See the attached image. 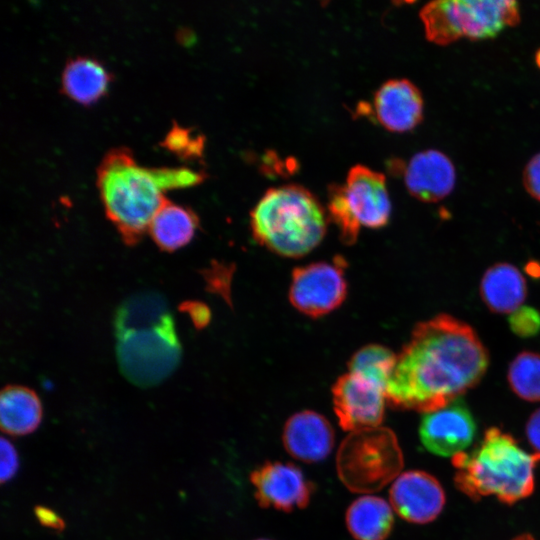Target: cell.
<instances>
[{
    "mask_svg": "<svg viewBox=\"0 0 540 540\" xmlns=\"http://www.w3.org/2000/svg\"><path fill=\"white\" fill-rule=\"evenodd\" d=\"M489 364L475 330L448 314L417 323L386 388L396 408L431 412L476 386Z\"/></svg>",
    "mask_w": 540,
    "mask_h": 540,
    "instance_id": "cell-1",
    "label": "cell"
},
{
    "mask_svg": "<svg viewBox=\"0 0 540 540\" xmlns=\"http://www.w3.org/2000/svg\"><path fill=\"white\" fill-rule=\"evenodd\" d=\"M201 171L188 167L138 165L125 147L107 151L97 167V187L108 218L127 244L136 243L165 200L163 191L200 183Z\"/></svg>",
    "mask_w": 540,
    "mask_h": 540,
    "instance_id": "cell-2",
    "label": "cell"
},
{
    "mask_svg": "<svg viewBox=\"0 0 540 540\" xmlns=\"http://www.w3.org/2000/svg\"><path fill=\"white\" fill-rule=\"evenodd\" d=\"M114 331L119 367L131 383L159 384L178 366L181 345L160 294L141 292L127 298L115 313Z\"/></svg>",
    "mask_w": 540,
    "mask_h": 540,
    "instance_id": "cell-3",
    "label": "cell"
},
{
    "mask_svg": "<svg viewBox=\"0 0 540 540\" xmlns=\"http://www.w3.org/2000/svg\"><path fill=\"white\" fill-rule=\"evenodd\" d=\"M539 461V453L525 451L511 435L492 427L472 451L452 458L454 481L473 500L495 496L513 504L533 492L534 469Z\"/></svg>",
    "mask_w": 540,
    "mask_h": 540,
    "instance_id": "cell-4",
    "label": "cell"
},
{
    "mask_svg": "<svg viewBox=\"0 0 540 540\" xmlns=\"http://www.w3.org/2000/svg\"><path fill=\"white\" fill-rule=\"evenodd\" d=\"M256 241L277 255L298 258L317 247L327 219L318 199L296 184L268 189L251 212Z\"/></svg>",
    "mask_w": 540,
    "mask_h": 540,
    "instance_id": "cell-5",
    "label": "cell"
},
{
    "mask_svg": "<svg viewBox=\"0 0 540 540\" xmlns=\"http://www.w3.org/2000/svg\"><path fill=\"white\" fill-rule=\"evenodd\" d=\"M426 38L448 45L462 37L484 40L520 22L519 5L508 0H438L419 13Z\"/></svg>",
    "mask_w": 540,
    "mask_h": 540,
    "instance_id": "cell-6",
    "label": "cell"
},
{
    "mask_svg": "<svg viewBox=\"0 0 540 540\" xmlns=\"http://www.w3.org/2000/svg\"><path fill=\"white\" fill-rule=\"evenodd\" d=\"M328 213L347 245L355 243L361 227L385 226L391 214L385 176L361 164L351 167L344 185H329Z\"/></svg>",
    "mask_w": 540,
    "mask_h": 540,
    "instance_id": "cell-7",
    "label": "cell"
},
{
    "mask_svg": "<svg viewBox=\"0 0 540 540\" xmlns=\"http://www.w3.org/2000/svg\"><path fill=\"white\" fill-rule=\"evenodd\" d=\"M403 457L394 433L385 427L351 432L342 442L337 470L354 492H374L396 479Z\"/></svg>",
    "mask_w": 540,
    "mask_h": 540,
    "instance_id": "cell-8",
    "label": "cell"
},
{
    "mask_svg": "<svg viewBox=\"0 0 540 540\" xmlns=\"http://www.w3.org/2000/svg\"><path fill=\"white\" fill-rule=\"evenodd\" d=\"M345 259L311 263L292 272L289 288L290 303L309 317L324 316L338 308L347 295Z\"/></svg>",
    "mask_w": 540,
    "mask_h": 540,
    "instance_id": "cell-9",
    "label": "cell"
},
{
    "mask_svg": "<svg viewBox=\"0 0 540 540\" xmlns=\"http://www.w3.org/2000/svg\"><path fill=\"white\" fill-rule=\"evenodd\" d=\"M334 411L342 429L351 432L379 427L383 421L386 389L348 372L332 388Z\"/></svg>",
    "mask_w": 540,
    "mask_h": 540,
    "instance_id": "cell-10",
    "label": "cell"
},
{
    "mask_svg": "<svg viewBox=\"0 0 540 540\" xmlns=\"http://www.w3.org/2000/svg\"><path fill=\"white\" fill-rule=\"evenodd\" d=\"M476 422L465 402L459 398L440 409L424 413L419 437L423 446L438 456L464 452L472 443Z\"/></svg>",
    "mask_w": 540,
    "mask_h": 540,
    "instance_id": "cell-11",
    "label": "cell"
},
{
    "mask_svg": "<svg viewBox=\"0 0 540 540\" xmlns=\"http://www.w3.org/2000/svg\"><path fill=\"white\" fill-rule=\"evenodd\" d=\"M250 481L257 502L265 508L290 512L304 508L311 497V484L292 463H265L251 473Z\"/></svg>",
    "mask_w": 540,
    "mask_h": 540,
    "instance_id": "cell-12",
    "label": "cell"
},
{
    "mask_svg": "<svg viewBox=\"0 0 540 540\" xmlns=\"http://www.w3.org/2000/svg\"><path fill=\"white\" fill-rule=\"evenodd\" d=\"M393 510L404 520L424 524L433 521L445 504V493L439 481L425 471L401 473L389 490Z\"/></svg>",
    "mask_w": 540,
    "mask_h": 540,
    "instance_id": "cell-13",
    "label": "cell"
},
{
    "mask_svg": "<svg viewBox=\"0 0 540 540\" xmlns=\"http://www.w3.org/2000/svg\"><path fill=\"white\" fill-rule=\"evenodd\" d=\"M377 121L392 132L414 129L423 119V98L420 90L408 79H390L374 96Z\"/></svg>",
    "mask_w": 540,
    "mask_h": 540,
    "instance_id": "cell-14",
    "label": "cell"
},
{
    "mask_svg": "<svg viewBox=\"0 0 540 540\" xmlns=\"http://www.w3.org/2000/svg\"><path fill=\"white\" fill-rule=\"evenodd\" d=\"M408 192L423 202H437L448 196L455 186L456 172L452 161L438 150L415 154L404 172Z\"/></svg>",
    "mask_w": 540,
    "mask_h": 540,
    "instance_id": "cell-15",
    "label": "cell"
},
{
    "mask_svg": "<svg viewBox=\"0 0 540 540\" xmlns=\"http://www.w3.org/2000/svg\"><path fill=\"white\" fill-rule=\"evenodd\" d=\"M282 440L292 457L307 463L319 462L333 449L334 431L324 416L304 410L287 420Z\"/></svg>",
    "mask_w": 540,
    "mask_h": 540,
    "instance_id": "cell-16",
    "label": "cell"
},
{
    "mask_svg": "<svg viewBox=\"0 0 540 540\" xmlns=\"http://www.w3.org/2000/svg\"><path fill=\"white\" fill-rule=\"evenodd\" d=\"M480 296L491 312L511 314L521 307L527 296L525 278L514 265L496 263L481 278Z\"/></svg>",
    "mask_w": 540,
    "mask_h": 540,
    "instance_id": "cell-17",
    "label": "cell"
},
{
    "mask_svg": "<svg viewBox=\"0 0 540 540\" xmlns=\"http://www.w3.org/2000/svg\"><path fill=\"white\" fill-rule=\"evenodd\" d=\"M110 79V73L96 58L75 56L65 63L61 89L76 102L88 105L106 92Z\"/></svg>",
    "mask_w": 540,
    "mask_h": 540,
    "instance_id": "cell-18",
    "label": "cell"
},
{
    "mask_svg": "<svg viewBox=\"0 0 540 540\" xmlns=\"http://www.w3.org/2000/svg\"><path fill=\"white\" fill-rule=\"evenodd\" d=\"M197 227L198 218L190 208L165 198L153 216L148 231L160 249L171 252L189 243Z\"/></svg>",
    "mask_w": 540,
    "mask_h": 540,
    "instance_id": "cell-19",
    "label": "cell"
},
{
    "mask_svg": "<svg viewBox=\"0 0 540 540\" xmlns=\"http://www.w3.org/2000/svg\"><path fill=\"white\" fill-rule=\"evenodd\" d=\"M42 419V405L37 394L23 386L5 387L0 396V423L3 432L12 436L32 433Z\"/></svg>",
    "mask_w": 540,
    "mask_h": 540,
    "instance_id": "cell-20",
    "label": "cell"
},
{
    "mask_svg": "<svg viewBox=\"0 0 540 540\" xmlns=\"http://www.w3.org/2000/svg\"><path fill=\"white\" fill-rule=\"evenodd\" d=\"M345 520L356 540H385L393 527V508L380 497L365 495L349 506Z\"/></svg>",
    "mask_w": 540,
    "mask_h": 540,
    "instance_id": "cell-21",
    "label": "cell"
},
{
    "mask_svg": "<svg viewBox=\"0 0 540 540\" xmlns=\"http://www.w3.org/2000/svg\"><path fill=\"white\" fill-rule=\"evenodd\" d=\"M396 360L397 355L389 348L379 344L367 345L352 356L349 372L371 380L386 389Z\"/></svg>",
    "mask_w": 540,
    "mask_h": 540,
    "instance_id": "cell-22",
    "label": "cell"
},
{
    "mask_svg": "<svg viewBox=\"0 0 540 540\" xmlns=\"http://www.w3.org/2000/svg\"><path fill=\"white\" fill-rule=\"evenodd\" d=\"M507 380L511 390L521 399L540 401V353H519L509 365Z\"/></svg>",
    "mask_w": 540,
    "mask_h": 540,
    "instance_id": "cell-23",
    "label": "cell"
},
{
    "mask_svg": "<svg viewBox=\"0 0 540 540\" xmlns=\"http://www.w3.org/2000/svg\"><path fill=\"white\" fill-rule=\"evenodd\" d=\"M162 145L185 158L200 156L203 138L200 135H193L190 129H184L176 124L168 132Z\"/></svg>",
    "mask_w": 540,
    "mask_h": 540,
    "instance_id": "cell-24",
    "label": "cell"
},
{
    "mask_svg": "<svg viewBox=\"0 0 540 540\" xmlns=\"http://www.w3.org/2000/svg\"><path fill=\"white\" fill-rule=\"evenodd\" d=\"M509 325L514 334L528 338L540 332V313L529 306H521L509 316Z\"/></svg>",
    "mask_w": 540,
    "mask_h": 540,
    "instance_id": "cell-25",
    "label": "cell"
},
{
    "mask_svg": "<svg viewBox=\"0 0 540 540\" xmlns=\"http://www.w3.org/2000/svg\"><path fill=\"white\" fill-rule=\"evenodd\" d=\"M523 185L530 196L540 201V153L527 163L523 171Z\"/></svg>",
    "mask_w": 540,
    "mask_h": 540,
    "instance_id": "cell-26",
    "label": "cell"
},
{
    "mask_svg": "<svg viewBox=\"0 0 540 540\" xmlns=\"http://www.w3.org/2000/svg\"><path fill=\"white\" fill-rule=\"evenodd\" d=\"M1 482L10 480L18 468V456L15 447L5 438L1 439Z\"/></svg>",
    "mask_w": 540,
    "mask_h": 540,
    "instance_id": "cell-27",
    "label": "cell"
},
{
    "mask_svg": "<svg viewBox=\"0 0 540 540\" xmlns=\"http://www.w3.org/2000/svg\"><path fill=\"white\" fill-rule=\"evenodd\" d=\"M180 309L189 315L197 328L205 327L210 320V311L204 303L188 301L182 303Z\"/></svg>",
    "mask_w": 540,
    "mask_h": 540,
    "instance_id": "cell-28",
    "label": "cell"
},
{
    "mask_svg": "<svg viewBox=\"0 0 540 540\" xmlns=\"http://www.w3.org/2000/svg\"><path fill=\"white\" fill-rule=\"evenodd\" d=\"M526 435L530 445L540 454V408L534 411L526 425Z\"/></svg>",
    "mask_w": 540,
    "mask_h": 540,
    "instance_id": "cell-29",
    "label": "cell"
},
{
    "mask_svg": "<svg viewBox=\"0 0 540 540\" xmlns=\"http://www.w3.org/2000/svg\"><path fill=\"white\" fill-rule=\"evenodd\" d=\"M36 515L39 521L45 526H48L57 530L58 529L61 530L64 527V523L62 519L59 518L58 515L55 514L53 511L47 508L38 507L36 509Z\"/></svg>",
    "mask_w": 540,
    "mask_h": 540,
    "instance_id": "cell-30",
    "label": "cell"
},
{
    "mask_svg": "<svg viewBox=\"0 0 540 540\" xmlns=\"http://www.w3.org/2000/svg\"><path fill=\"white\" fill-rule=\"evenodd\" d=\"M512 540H534L533 537L529 534H523V535H519L517 537H515L514 539Z\"/></svg>",
    "mask_w": 540,
    "mask_h": 540,
    "instance_id": "cell-31",
    "label": "cell"
},
{
    "mask_svg": "<svg viewBox=\"0 0 540 540\" xmlns=\"http://www.w3.org/2000/svg\"><path fill=\"white\" fill-rule=\"evenodd\" d=\"M535 62H536V65L540 68V49H538L535 54Z\"/></svg>",
    "mask_w": 540,
    "mask_h": 540,
    "instance_id": "cell-32",
    "label": "cell"
},
{
    "mask_svg": "<svg viewBox=\"0 0 540 540\" xmlns=\"http://www.w3.org/2000/svg\"><path fill=\"white\" fill-rule=\"evenodd\" d=\"M257 540H269V539H257Z\"/></svg>",
    "mask_w": 540,
    "mask_h": 540,
    "instance_id": "cell-33",
    "label": "cell"
}]
</instances>
